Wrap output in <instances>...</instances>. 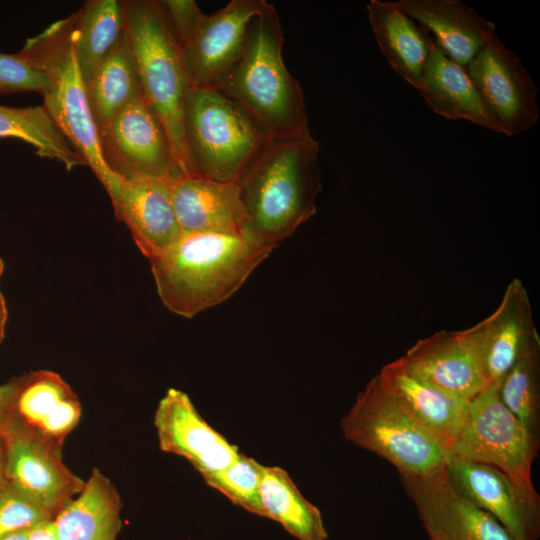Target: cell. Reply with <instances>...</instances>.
I'll return each mask as SVG.
<instances>
[{"label": "cell", "mask_w": 540, "mask_h": 540, "mask_svg": "<svg viewBox=\"0 0 540 540\" xmlns=\"http://www.w3.org/2000/svg\"><path fill=\"white\" fill-rule=\"evenodd\" d=\"M160 4L179 44L190 34L203 12L193 0H161Z\"/></svg>", "instance_id": "obj_34"}, {"label": "cell", "mask_w": 540, "mask_h": 540, "mask_svg": "<svg viewBox=\"0 0 540 540\" xmlns=\"http://www.w3.org/2000/svg\"><path fill=\"white\" fill-rule=\"evenodd\" d=\"M259 497L262 516L279 522L297 539L326 540L320 510L302 495L281 467L262 465Z\"/></svg>", "instance_id": "obj_27"}, {"label": "cell", "mask_w": 540, "mask_h": 540, "mask_svg": "<svg viewBox=\"0 0 540 540\" xmlns=\"http://www.w3.org/2000/svg\"><path fill=\"white\" fill-rule=\"evenodd\" d=\"M505 407L528 435L540 441V344L528 350L498 382Z\"/></svg>", "instance_id": "obj_30"}, {"label": "cell", "mask_w": 540, "mask_h": 540, "mask_svg": "<svg viewBox=\"0 0 540 540\" xmlns=\"http://www.w3.org/2000/svg\"><path fill=\"white\" fill-rule=\"evenodd\" d=\"M171 194L182 234L250 233L237 182L185 175L171 184Z\"/></svg>", "instance_id": "obj_18"}, {"label": "cell", "mask_w": 540, "mask_h": 540, "mask_svg": "<svg viewBox=\"0 0 540 540\" xmlns=\"http://www.w3.org/2000/svg\"><path fill=\"white\" fill-rule=\"evenodd\" d=\"M121 508L117 488L94 468L82 491L54 516L58 540H116Z\"/></svg>", "instance_id": "obj_25"}, {"label": "cell", "mask_w": 540, "mask_h": 540, "mask_svg": "<svg viewBox=\"0 0 540 540\" xmlns=\"http://www.w3.org/2000/svg\"><path fill=\"white\" fill-rule=\"evenodd\" d=\"M262 464L240 453L227 468L203 475L206 484L224 494L234 504L262 516L259 497Z\"/></svg>", "instance_id": "obj_31"}, {"label": "cell", "mask_w": 540, "mask_h": 540, "mask_svg": "<svg viewBox=\"0 0 540 540\" xmlns=\"http://www.w3.org/2000/svg\"><path fill=\"white\" fill-rule=\"evenodd\" d=\"M139 250L148 259L174 244L182 231L173 207L171 183L161 179L123 181L112 203Z\"/></svg>", "instance_id": "obj_21"}, {"label": "cell", "mask_w": 540, "mask_h": 540, "mask_svg": "<svg viewBox=\"0 0 540 540\" xmlns=\"http://www.w3.org/2000/svg\"><path fill=\"white\" fill-rule=\"evenodd\" d=\"M8 312L3 294L0 291V343L5 337V327L7 322Z\"/></svg>", "instance_id": "obj_37"}, {"label": "cell", "mask_w": 540, "mask_h": 540, "mask_svg": "<svg viewBox=\"0 0 540 540\" xmlns=\"http://www.w3.org/2000/svg\"><path fill=\"white\" fill-rule=\"evenodd\" d=\"M395 3L429 32L448 57L464 68L497 37L493 22L459 0H398Z\"/></svg>", "instance_id": "obj_22"}, {"label": "cell", "mask_w": 540, "mask_h": 540, "mask_svg": "<svg viewBox=\"0 0 540 540\" xmlns=\"http://www.w3.org/2000/svg\"><path fill=\"white\" fill-rule=\"evenodd\" d=\"M13 137L32 145L38 156L62 163L67 170L86 165L55 125L44 106L0 105V138Z\"/></svg>", "instance_id": "obj_29"}, {"label": "cell", "mask_w": 540, "mask_h": 540, "mask_svg": "<svg viewBox=\"0 0 540 540\" xmlns=\"http://www.w3.org/2000/svg\"><path fill=\"white\" fill-rule=\"evenodd\" d=\"M121 2L142 96L163 124L182 174L190 175L183 116L191 82L182 48L160 1Z\"/></svg>", "instance_id": "obj_4"}, {"label": "cell", "mask_w": 540, "mask_h": 540, "mask_svg": "<svg viewBox=\"0 0 540 540\" xmlns=\"http://www.w3.org/2000/svg\"><path fill=\"white\" fill-rule=\"evenodd\" d=\"M27 540H58L53 519L41 521L29 528Z\"/></svg>", "instance_id": "obj_36"}, {"label": "cell", "mask_w": 540, "mask_h": 540, "mask_svg": "<svg viewBox=\"0 0 540 540\" xmlns=\"http://www.w3.org/2000/svg\"><path fill=\"white\" fill-rule=\"evenodd\" d=\"M445 469L453 486L490 513L514 540H538L540 497L533 484L518 481L491 465L451 456Z\"/></svg>", "instance_id": "obj_11"}, {"label": "cell", "mask_w": 540, "mask_h": 540, "mask_svg": "<svg viewBox=\"0 0 540 540\" xmlns=\"http://www.w3.org/2000/svg\"><path fill=\"white\" fill-rule=\"evenodd\" d=\"M466 70L498 133L515 136L536 125L538 88L520 59L497 37L477 53Z\"/></svg>", "instance_id": "obj_10"}, {"label": "cell", "mask_w": 540, "mask_h": 540, "mask_svg": "<svg viewBox=\"0 0 540 540\" xmlns=\"http://www.w3.org/2000/svg\"><path fill=\"white\" fill-rule=\"evenodd\" d=\"M13 409L22 430L60 447L77 427L82 414L81 403L71 386L49 370L17 377Z\"/></svg>", "instance_id": "obj_17"}, {"label": "cell", "mask_w": 540, "mask_h": 540, "mask_svg": "<svg viewBox=\"0 0 540 540\" xmlns=\"http://www.w3.org/2000/svg\"><path fill=\"white\" fill-rule=\"evenodd\" d=\"M98 134L124 107L142 96L134 57L125 32L85 82Z\"/></svg>", "instance_id": "obj_26"}, {"label": "cell", "mask_w": 540, "mask_h": 540, "mask_svg": "<svg viewBox=\"0 0 540 540\" xmlns=\"http://www.w3.org/2000/svg\"><path fill=\"white\" fill-rule=\"evenodd\" d=\"M71 18L75 54L86 82L124 33L122 2L88 0Z\"/></svg>", "instance_id": "obj_28"}, {"label": "cell", "mask_w": 540, "mask_h": 540, "mask_svg": "<svg viewBox=\"0 0 540 540\" xmlns=\"http://www.w3.org/2000/svg\"><path fill=\"white\" fill-rule=\"evenodd\" d=\"M377 376L385 390L449 452L463 424L467 402L436 386L404 356L384 365Z\"/></svg>", "instance_id": "obj_20"}, {"label": "cell", "mask_w": 540, "mask_h": 540, "mask_svg": "<svg viewBox=\"0 0 540 540\" xmlns=\"http://www.w3.org/2000/svg\"><path fill=\"white\" fill-rule=\"evenodd\" d=\"M190 175L237 182L268 139L246 112L215 87L191 86L184 105Z\"/></svg>", "instance_id": "obj_7"}, {"label": "cell", "mask_w": 540, "mask_h": 540, "mask_svg": "<svg viewBox=\"0 0 540 540\" xmlns=\"http://www.w3.org/2000/svg\"><path fill=\"white\" fill-rule=\"evenodd\" d=\"M366 10L376 42L390 67L417 90L433 38L395 2L370 0Z\"/></svg>", "instance_id": "obj_24"}, {"label": "cell", "mask_w": 540, "mask_h": 540, "mask_svg": "<svg viewBox=\"0 0 540 540\" xmlns=\"http://www.w3.org/2000/svg\"><path fill=\"white\" fill-rule=\"evenodd\" d=\"M53 519L38 503L11 483L0 489V538Z\"/></svg>", "instance_id": "obj_32"}, {"label": "cell", "mask_w": 540, "mask_h": 540, "mask_svg": "<svg viewBox=\"0 0 540 540\" xmlns=\"http://www.w3.org/2000/svg\"><path fill=\"white\" fill-rule=\"evenodd\" d=\"M19 52L47 75L49 87L42 95L44 108L102 183L113 203L123 180L108 168L102 157L98 130L73 45L71 16L27 39Z\"/></svg>", "instance_id": "obj_5"}, {"label": "cell", "mask_w": 540, "mask_h": 540, "mask_svg": "<svg viewBox=\"0 0 540 540\" xmlns=\"http://www.w3.org/2000/svg\"><path fill=\"white\" fill-rule=\"evenodd\" d=\"M27 530L17 531L0 538V540H27Z\"/></svg>", "instance_id": "obj_39"}, {"label": "cell", "mask_w": 540, "mask_h": 540, "mask_svg": "<svg viewBox=\"0 0 540 540\" xmlns=\"http://www.w3.org/2000/svg\"><path fill=\"white\" fill-rule=\"evenodd\" d=\"M274 249L251 233H190L149 261L162 303L192 318L230 298Z\"/></svg>", "instance_id": "obj_2"}, {"label": "cell", "mask_w": 540, "mask_h": 540, "mask_svg": "<svg viewBox=\"0 0 540 540\" xmlns=\"http://www.w3.org/2000/svg\"><path fill=\"white\" fill-rule=\"evenodd\" d=\"M480 324L488 385L498 383L528 350L540 344L529 296L518 278L508 284L498 307Z\"/></svg>", "instance_id": "obj_19"}, {"label": "cell", "mask_w": 540, "mask_h": 540, "mask_svg": "<svg viewBox=\"0 0 540 540\" xmlns=\"http://www.w3.org/2000/svg\"><path fill=\"white\" fill-rule=\"evenodd\" d=\"M5 472L9 483L22 490L51 517L84 488L62 459V447L21 430L4 439Z\"/></svg>", "instance_id": "obj_14"}, {"label": "cell", "mask_w": 540, "mask_h": 540, "mask_svg": "<svg viewBox=\"0 0 540 540\" xmlns=\"http://www.w3.org/2000/svg\"><path fill=\"white\" fill-rule=\"evenodd\" d=\"M278 12L265 3L250 25L242 56L214 86L238 104L269 139L309 130L300 83L286 68Z\"/></svg>", "instance_id": "obj_3"}, {"label": "cell", "mask_w": 540, "mask_h": 540, "mask_svg": "<svg viewBox=\"0 0 540 540\" xmlns=\"http://www.w3.org/2000/svg\"><path fill=\"white\" fill-rule=\"evenodd\" d=\"M16 385L17 377H13L8 382L0 385V436L3 439L21 430L13 409Z\"/></svg>", "instance_id": "obj_35"}, {"label": "cell", "mask_w": 540, "mask_h": 540, "mask_svg": "<svg viewBox=\"0 0 540 540\" xmlns=\"http://www.w3.org/2000/svg\"><path fill=\"white\" fill-rule=\"evenodd\" d=\"M48 87L45 72L21 52L0 53V94L36 92L43 95Z\"/></svg>", "instance_id": "obj_33"}, {"label": "cell", "mask_w": 540, "mask_h": 540, "mask_svg": "<svg viewBox=\"0 0 540 540\" xmlns=\"http://www.w3.org/2000/svg\"><path fill=\"white\" fill-rule=\"evenodd\" d=\"M154 425L160 449L186 458L201 476L227 468L240 454L181 390L168 389L156 408Z\"/></svg>", "instance_id": "obj_16"}, {"label": "cell", "mask_w": 540, "mask_h": 540, "mask_svg": "<svg viewBox=\"0 0 540 540\" xmlns=\"http://www.w3.org/2000/svg\"><path fill=\"white\" fill-rule=\"evenodd\" d=\"M8 483L5 472V441L0 436V489Z\"/></svg>", "instance_id": "obj_38"}, {"label": "cell", "mask_w": 540, "mask_h": 540, "mask_svg": "<svg viewBox=\"0 0 540 540\" xmlns=\"http://www.w3.org/2000/svg\"><path fill=\"white\" fill-rule=\"evenodd\" d=\"M104 162L123 181L185 176L174 157L166 130L143 96L118 112L99 132Z\"/></svg>", "instance_id": "obj_9"}, {"label": "cell", "mask_w": 540, "mask_h": 540, "mask_svg": "<svg viewBox=\"0 0 540 540\" xmlns=\"http://www.w3.org/2000/svg\"><path fill=\"white\" fill-rule=\"evenodd\" d=\"M344 437L392 464L400 476L445 467L447 448L372 378L341 420Z\"/></svg>", "instance_id": "obj_6"}, {"label": "cell", "mask_w": 540, "mask_h": 540, "mask_svg": "<svg viewBox=\"0 0 540 540\" xmlns=\"http://www.w3.org/2000/svg\"><path fill=\"white\" fill-rule=\"evenodd\" d=\"M539 443L505 407L498 383L489 384L467 402L463 424L449 456L496 467L518 481L533 484L532 464Z\"/></svg>", "instance_id": "obj_8"}, {"label": "cell", "mask_w": 540, "mask_h": 540, "mask_svg": "<svg viewBox=\"0 0 540 540\" xmlns=\"http://www.w3.org/2000/svg\"><path fill=\"white\" fill-rule=\"evenodd\" d=\"M3 272H4V262L0 257V278H1L2 274H3Z\"/></svg>", "instance_id": "obj_40"}, {"label": "cell", "mask_w": 540, "mask_h": 540, "mask_svg": "<svg viewBox=\"0 0 540 540\" xmlns=\"http://www.w3.org/2000/svg\"><path fill=\"white\" fill-rule=\"evenodd\" d=\"M417 91L437 115L498 132L466 68L433 42Z\"/></svg>", "instance_id": "obj_23"}, {"label": "cell", "mask_w": 540, "mask_h": 540, "mask_svg": "<svg viewBox=\"0 0 540 540\" xmlns=\"http://www.w3.org/2000/svg\"><path fill=\"white\" fill-rule=\"evenodd\" d=\"M482 329L441 330L418 340L404 357L448 394L468 402L488 386L482 359Z\"/></svg>", "instance_id": "obj_15"}, {"label": "cell", "mask_w": 540, "mask_h": 540, "mask_svg": "<svg viewBox=\"0 0 540 540\" xmlns=\"http://www.w3.org/2000/svg\"><path fill=\"white\" fill-rule=\"evenodd\" d=\"M267 1L232 0L217 12L203 13L180 44L191 86L216 84L245 49L250 25Z\"/></svg>", "instance_id": "obj_12"}, {"label": "cell", "mask_w": 540, "mask_h": 540, "mask_svg": "<svg viewBox=\"0 0 540 540\" xmlns=\"http://www.w3.org/2000/svg\"><path fill=\"white\" fill-rule=\"evenodd\" d=\"M401 480L431 540H514L453 486L445 467L427 475H402Z\"/></svg>", "instance_id": "obj_13"}, {"label": "cell", "mask_w": 540, "mask_h": 540, "mask_svg": "<svg viewBox=\"0 0 540 540\" xmlns=\"http://www.w3.org/2000/svg\"><path fill=\"white\" fill-rule=\"evenodd\" d=\"M319 142L310 130L267 139L237 183L248 230L276 248L317 211L321 191Z\"/></svg>", "instance_id": "obj_1"}]
</instances>
